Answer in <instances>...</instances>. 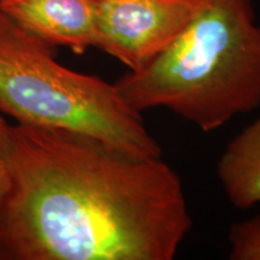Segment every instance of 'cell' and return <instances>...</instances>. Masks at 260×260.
<instances>
[{
  "label": "cell",
  "mask_w": 260,
  "mask_h": 260,
  "mask_svg": "<svg viewBox=\"0 0 260 260\" xmlns=\"http://www.w3.org/2000/svg\"><path fill=\"white\" fill-rule=\"evenodd\" d=\"M0 260H171L193 220L176 171L92 135L11 124Z\"/></svg>",
  "instance_id": "obj_1"
},
{
  "label": "cell",
  "mask_w": 260,
  "mask_h": 260,
  "mask_svg": "<svg viewBox=\"0 0 260 260\" xmlns=\"http://www.w3.org/2000/svg\"><path fill=\"white\" fill-rule=\"evenodd\" d=\"M136 111L165 107L205 133L260 107V25L253 0H200L147 67L115 82Z\"/></svg>",
  "instance_id": "obj_2"
},
{
  "label": "cell",
  "mask_w": 260,
  "mask_h": 260,
  "mask_svg": "<svg viewBox=\"0 0 260 260\" xmlns=\"http://www.w3.org/2000/svg\"><path fill=\"white\" fill-rule=\"evenodd\" d=\"M0 113L22 124L92 135L135 155H162L141 112L123 99L115 83L65 68L54 58V48L2 11Z\"/></svg>",
  "instance_id": "obj_3"
},
{
  "label": "cell",
  "mask_w": 260,
  "mask_h": 260,
  "mask_svg": "<svg viewBox=\"0 0 260 260\" xmlns=\"http://www.w3.org/2000/svg\"><path fill=\"white\" fill-rule=\"evenodd\" d=\"M200 0H96V48L129 71L153 61L183 31Z\"/></svg>",
  "instance_id": "obj_4"
},
{
  "label": "cell",
  "mask_w": 260,
  "mask_h": 260,
  "mask_svg": "<svg viewBox=\"0 0 260 260\" xmlns=\"http://www.w3.org/2000/svg\"><path fill=\"white\" fill-rule=\"evenodd\" d=\"M0 11L52 48L81 56L98 46L96 0H0Z\"/></svg>",
  "instance_id": "obj_5"
},
{
  "label": "cell",
  "mask_w": 260,
  "mask_h": 260,
  "mask_svg": "<svg viewBox=\"0 0 260 260\" xmlns=\"http://www.w3.org/2000/svg\"><path fill=\"white\" fill-rule=\"evenodd\" d=\"M217 175L235 209L260 205V116L226 145L217 164Z\"/></svg>",
  "instance_id": "obj_6"
},
{
  "label": "cell",
  "mask_w": 260,
  "mask_h": 260,
  "mask_svg": "<svg viewBox=\"0 0 260 260\" xmlns=\"http://www.w3.org/2000/svg\"><path fill=\"white\" fill-rule=\"evenodd\" d=\"M228 239L232 260H260V209L251 218L233 224Z\"/></svg>",
  "instance_id": "obj_7"
},
{
  "label": "cell",
  "mask_w": 260,
  "mask_h": 260,
  "mask_svg": "<svg viewBox=\"0 0 260 260\" xmlns=\"http://www.w3.org/2000/svg\"><path fill=\"white\" fill-rule=\"evenodd\" d=\"M11 124L0 113V207L11 182Z\"/></svg>",
  "instance_id": "obj_8"
}]
</instances>
